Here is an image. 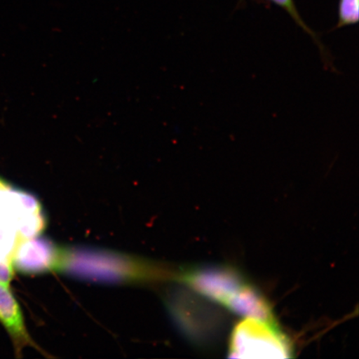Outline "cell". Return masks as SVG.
<instances>
[{
  "instance_id": "1",
  "label": "cell",
  "mask_w": 359,
  "mask_h": 359,
  "mask_svg": "<svg viewBox=\"0 0 359 359\" xmlns=\"http://www.w3.org/2000/svg\"><path fill=\"white\" fill-rule=\"evenodd\" d=\"M56 271L104 284H154L174 280L177 273L154 260L88 247H60Z\"/></svg>"
},
{
  "instance_id": "2",
  "label": "cell",
  "mask_w": 359,
  "mask_h": 359,
  "mask_svg": "<svg viewBox=\"0 0 359 359\" xmlns=\"http://www.w3.org/2000/svg\"><path fill=\"white\" fill-rule=\"evenodd\" d=\"M229 353L238 358H285L291 347L275 321L245 318L232 332Z\"/></svg>"
},
{
  "instance_id": "3",
  "label": "cell",
  "mask_w": 359,
  "mask_h": 359,
  "mask_svg": "<svg viewBox=\"0 0 359 359\" xmlns=\"http://www.w3.org/2000/svg\"><path fill=\"white\" fill-rule=\"evenodd\" d=\"M174 280L226 308L246 284L239 273L222 266L195 268L177 272Z\"/></svg>"
},
{
  "instance_id": "4",
  "label": "cell",
  "mask_w": 359,
  "mask_h": 359,
  "mask_svg": "<svg viewBox=\"0 0 359 359\" xmlns=\"http://www.w3.org/2000/svg\"><path fill=\"white\" fill-rule=\"evenodd\" d=\"M60 247L38 236L25 238L18 243L13 255V266L25 273L56 271Z\"/></svg>"
},
{
  "instance_id": "5",
  "label": "cell",
  "mask_w": 359,
  "mask_h": 359,
  "mask_svg": "<svg viewBox=\"0 0 359 359\" xmlns=\"http://www.w3.org/2000/svg\"><path fill=\"white\" fill-rule=\"evenodd\" d=\"M0 323L6 327L13 340L16 353L22 348L31 346L39 350L31 338L25 323L19 303L10 288L0 284Z\"/></svg>"
},
{
  "instance_id": "6",
  "label": "cell",
  "mask_w": 359,
  "mask_h": 359,
  "mask_svg": "<svg viewBox=\"0 0 359 359\" xmlns=\"http://www.w3.org/2000/svg\"><path fill=\"white\" fill-rule=\"evenodd\" d=\"M226 308L242 317L273 321L271 309L266 300L253 286L247 283L231 300Z\"/></svg>"
},
{
  "instance_id": "7",
  "label": "cell",
  "mask_w": 359,
  "mask_h": 359,
  "mask_svg": "<svg viewBox=\"0 0 359 359\" xmlns=\"http://www.w3.org/2000/svg\"><path fill=\"white\" fill-rule=\"evenodd\" d=\"M240 1L242 2L244 1V0H240ZM271 1L288 13L296 24H297L305 33L311 36L314 43L317 44L318 48H320L322 60L323 62H324L325 66L330 67L331 69L332 60L330 58L329 53H327L326 48L324 46V44L322 43L320 39L318 38L316 33L313 32V31L306 25V22H305L302 19V15H300V13L297 10V7H296L294 0H271Z\"/></svg>"
},
{
  "instance_id": "8",
  "label": "cell",
  "mask_w": 359,
  "mask_h": 359,
  "mask_svg": "<svg viewBox=\"0 0 359 359\" xmlns=\"http://www.w3.org/2000/svg\"><path fill=\"white\" fill-rule=\"evenodd\" d=\"M359 0H339V20L335 29L358 24L359 20Z\"/></svg>"
},
{
  "instance_id": "9",
  "label": "cell",
  "mask_w": 359,
  "mask_h": 359,
  "mask_svg": "<svg viewBox=\"0 0 359 359\" xmlns=\"http://www.w3.org/2000/svg\"><path fill=\"white\" fill-rule=\"evenodd\" d=\"M11 187V184H8L6 181H4V179L0 177V205H1V202L6 192Z\"/></svg>"
}]
</instances>
